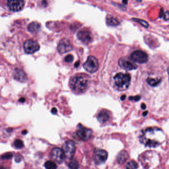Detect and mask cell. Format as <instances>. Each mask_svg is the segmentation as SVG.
Masks as SVG:
<instances>
[{
	"mask_svg": "<svg viewBox=\"0 0 169 169\" xmlns=\"http://www.w3.org/2000/svg\"><path fill=\"white\" fill-rule=\"evenodd\" d=\"M57 50L61 54H64L72 51V46L70 41L67 39H62L58 46Z\"/></svg>",
	"mask_w": 169,
	"mask_h": 169,
	"instance_id": "12",
	"label": "cell"
},
{
	"mask_svg": "<svg viewBox=\"0 0 169 169\" xmlns=\"http://www.w3.org/2000/svg\"><path fill=\"white\" fill-rule=\"evenodd\" d=\"M141 96H131L129 97V99L131 101H138L141 99Z\"/></svg>",
	"mask_w": 169,
	"mask_h": 169,
	"instance_id": "28",
	"label": "cell"
},
{
	"mask_svg": "<svg viewBox=\"0 0 169 169\" xmlns=\"http://www.w3.org/2000/svg\"><path fill=\"white\" fill-rule=\"evenodd\" d=\"M110 118L109 112L106 110H102L98 114L97 119L100 123H104L108 121Z\"/></svg>",
	"mask_w": 169,
	"mask_h": 169,
	"instance_id": "16",
	"label": "cell"
},
{
	"mask_svg": "<svg viewBox=\"0 0 169 169\" xmlns=\"http://www.w3.org/2000/svg\"><path fill=\"white\" fill-rule=\"evenodd\" d=\"M114 80L116 88L120 91H124L129 87L131 76L129 74L119 73L115 75Z\"/></svg>",
	"mask_w": 169,
	"mask_h": 169,
	"instance_id": "3",
	"label": "cell"
},
{
	"mask_svg": "<svg viewBox=\"0 0 169 169\" xmlns=\"http://www.w3.org/2000/svg\"><path fill=\"white\" fill-rule=\"evenodd\" d=\"M45 167L46 169H57V166L56 163L53 161H49L45 164Z\"/></svg>",
	"mask_w": 169,
	"mask_h": 169,
	"instance_id": "21",
	"label": "cell"
},
{
	"mask_svg": "<svg viewBox=\"0 0 169 169\" xmlns=\"http://www.w3.org/2000/svg\"><path fill=\"white\" fill-rule=\"evenodd\" d=\"M51 159L57 163H62L65 159V155L62 150L58 147L53 149L51 152Z\"/></svg>",
	"mask_w": 169,
	"mask_h": 169,
	"instance_id": "11",
	"label": "cell"
},
{
	"mask_svg": "<svg viewBox=\"0 0 169 169\" xmlns=\"http://www.w3.org/2000/svg\"><path fill=\"white\" fill-rule=\"evenodd\" d=\"M138 164L136 161H131L129 162L126 165V169H137Z\"/></svg>",
	"mask_w": 169,
	"mask_h": 169,
	"instance_id": "22",
	"label": "cell"
},
{
	"mask_svg": "<svg viewBox=\"0 0 169 169\" xmlns=\"http://www.w3.org/2000/svg\"><path fill=\"white\" fill-rule=\"evenodd\" d=\"M107 23L108 25L111 26H116L120 24L118 20L112 16H110L107 18Z\"/></svg>",
	"mask_w": 169,
	"mask_h": 169,
	"instance_id": "19",
	"label": "cell"
},
{
	"mask_svg": "<svg viewBox=\"0 0 169 169\" xmlns=\"http://www.w3.org/2000/svg\"><path fill=\"white\" fill-rule=\"evenodd\" d=\"M51 112H52V113L53 114H56L57 113V109L56 108H53L51 110Z\"/></svg>",
	"mask_w": 169,
	"mask_h": 169,
	"instance_id": "30",
	"label": "cell"
},
{
	"mask_svg": "<svg viewBox=\"0 0 169 169\" xmlns=\"http://www.w3.org/2000/svg\"><path fill=\"white\" fill-rule=\"evenodd\" d=\"M126 96L124 94L123 96H121V101H124V99H126Z\"/></svg>",
	"mask_w": 169,
	"mask_h": 169,
	"instance_id": "32",
	"label": "cell"
},
{
	"mask_svg": "<svg viewBox=\"0 0 169 169\" xmlns=\"http://www.w3.org/2000/svg\"><path fill=\"white\" fill-rule=\"evenodd\" d=\"M24 51L28 54H32L38 51L40 46L37 41L33 40H28L25 42L23 45Z\"/></svg>",
	"mask_w": 169,
	"mask_h": 169,
	"instance_id": "7",
	"label": "cell"
},
{
	"mask_svg": "<svg viewBox=\"0 0 169 169\" xmlns=\"http://www.w3.org/2000/svg\"><path fill=\"white\" fill-rule=\"evenodd\" d=\"M147 114H148V111L144 112L143 115L144 116H146L147 115Z\"/></svg>",
	"mask_w": 169,
	"mask_h": 169,
	"instance_id": "36",
	"label": "cell"
},
{
	"mask_svg": "<svg viewBox=\"0 0 169 169\" xmlns=\"http://www.w3.org/2000/svg\"><path fill=\"white\" fill-rule=\"evenodd\" d=\"M146 107V106L145 104H142V105H141V108H142V109H145Z\"/></svg>",
	"mask_w": 169,
	"mask_h": 169,
	"instance_id": "34",
	"label": "cell"
},
{
	"mask_svg": "<svg viewBox=\"0 0 169 169\" xmlns=\"http://www.w3.org/2000/svg\"><path fill=\"white\" fill-rule=\"evenodd\" d=\"M28 30L33 33H36L40 30V25L38 23L34 21L29 24L27 27Z\"/></svg>",
	"mask_w": 169,
	"mask_h": 169,
	"instance_id": "17",
	"label": "cell"
},
{
	"mask_svg": "<svg viewBox=\"0 0 169 169\" xmlns=\"http://www.w3.org/2000/svg\"><path fill=\"white\" fill-rule=\"evenodd\" d=\"M119 64L121 68L126 70H134L137 68L136 64L126 58H121L119 61Z\"/></svg>",
	"mask_w": 169,
	"mask_h": 169,
	"instance_id": "13",
	"label": "cell"
},
{
	"mask_svg": "<svg viewBox=\"0 0 169 169\" xmlns=\"http://www.w3.org/2000/svg\"><path fill=\"white\" fill-rule=\"evenodd\" d=\"M13 76L14 79L21 82H24L27 80V76L26 73L21 69L16 68Z\"/></svg>",
	"mask_w": 169,
	"mask_h": 169,
	"instance_id": "15",
	"label": "cell"
},
{
	"mask_svg": "<svg viewBox=\"0 0 169 169\" xmlns=\"http://www.w3.org/2000/svg\"><path fill=\"white\" fill-rule=\"evenodd\" d=\"M13 157V154L11 153H6L4 154L1 156V158L3 159H10Z\"/></svg>",
	"mask_w": 169,
	"mask_h": 169,
	"instance_id": "26",
	"label": "cell"
},
{
	"mask_svg": "<svg viewBox=\"0 0 169 169\" xmlns=\"http://www.w3.org/2000/svg\"><path fill=\"white\" fill-rule=\"evenodd\" d=\"M14 145L16 149H21L23 147V143L22 140H20V139H16L14 142Z\"/></svg>",
	"mask_w": 169,
	"mask_h": 169,
	"instance_id": "25",
	"label": "cell"
},
{
	"mask_svg": "<svg viewBox=\"0 0 169 169\" xmlns=\"http://www.w3.org/2000/svg\"><path fill=\"white\" fill-rule=\"evenodd\" d=\"M147 81L150 86L155 87L160 84V83H161V80L158 79L153 78H148Z\"/></svg>",
	"mask_w": 169,
	"mask_h": 169,
	"instance_id": "20",
	"label": "cell"
},
{
	"mask_svg": "<svg viewBox=\"0 0 169 169\" xmlns=\"http://www.w3.org/2000/svg\"><path fill=\"white\" fill-rule=\"evenodd\" d=\"M92 131L91 129L84 128L82 126H78L77 131V136L82 140L86 141L89 140L92 135Z\"/></svg>",
	"mask_w": 169,
	"mask_h": 169,
	"instance_id": "10",
	"label": "cell"
},
{
	"mask_svg": "<svg viewBox=\"0 0 169 169\" xmlns=\"http://www.w3.org/2000/svg\"><path fill=\"white\" fill-rule=\"evenodd\" d=\"M80 65V61H77V62H76L75 63V67H77Z\"/></svg>",
	"mask_w": 169,
	"mask_h": 169,
	"instance_id": "35",
	"label": "cell"
},
{
	"mask_svg": "<svg viewBox=\"0 0 169 169\" xmlns=\"http://www.w3.org/2000/svg\"><path fill=\"white\" fill-rule=\"evenodd\" d=\"M76 147L75 144L72 140H67L64 143L62 146V150L65 156L69 159L73 157L75 154Z\"/></svg>",
	"mask_w": 169,
	"mask_h": 169,
	"instance_id": "5",
	"label": "cell"
},
{
	"mask_svg": "<svg viewBox=\"0 0 169 169\" xmlns=\"http://www.w3.org/2000/svg\"><path fill=\"white\" fill-rule=\"evenodd\" d=\"M165 138L164 133L158 128H148L142 131L139 139L145 146L156 147L164 142Z\"/></svg>",
	"mask_w": 169,
	"mask_h": 169,
	"instance_id": "1",
	"label": "cell"
},
{
	"mask_svg": "<svg viewBox=\"0 0 169 169\" xmlns=\"http://www.w3.org/2000/svg\"><path fill=\"white\" fill-rule=\"evenodd\" d=\"M89 85V80L87 77L77 75L72 78L70 82V86L72 91L77 94L85 92Z\"/></svg>",
	"mask_w": 169,
	"mask_h": 169,
	"instance_id": "2",
	"label": "cell"
},
{
	"mask_svg": "<svg viewBox=\"0 0 169 169\" xmlns=\"http://www.w3.org/2000/svg\"><path fill=\"white\" fill-rule=\"evenodd\" d=\"M108 156L107 152L105 150L96 149L94 150L93 156V159L95 163L97 165H100L104 163L106 160Z\"/></svg>",
	"mask_w": 169,
	"mask_h": 169,
	"instance_id": "6",
	"label": "cell"
},
{
	"mask_svg": "<svg viewBox=\"0 0 169 169\" xmlns=\"http://www.w3.org/2000/svg\"><path fill=\"white\" fill-rule=\"evenodd\" d=\"M164 16V19L165 20H168L169 19V13H168V11H167Z\"/></svg>",
	"mask_w": 169,
	"mask_h": 169,
	"instance_id": "29",
	"label": "cell"
},
{
	"mask_svg": "<svg viewBox=\"0 0 169 169\" xmlns=\"http://www.w3.org/2000/svg\"><path fill=\"white\" fill-rule=\"evenodd\" d=\"M27 131L26 130H24V131H23V132H22V134H27Z\"/></svg>",
	"mask_w": 169,
	"mask_h": 169,
	"instance_id": "38",
	"label": "cell"
},
{
	"mask_svg": "<svg viewBox=\"0 0 169 169\" xmlns=\"http://www.w3.org/2000/svg\"><path fill=\"white\" fill-rule=\"evenodd\" d=\"M133 20L136 21V23H138L139 24H141L142 26H144V27L147 28L148 27L149 24L148 23H147L146 21L142 19H137V18H133Z\"/></svg>",
	"mask_w": 169,
	"mask_h": 169,
	"instance_id": "24",
	"label": "cell"
},
{
	"mask_svg": "<svg viewBox=\"0 0 169 169\" xmlns=\"http://www.w3.org/2000/svg\"><path fill=\"white\" fill-rule=\"evenodd\" d=\"M83 68L88 72L93 73L97 71L99 68L98 61L93 56H89L86 62L83 64Z\"/></svg>",
	"mask_w": 169,
	"mask_h": 169,
	"instance_id": "4",
	"label": "cell"
},
{
	"mask_svg": "<svg viewBox=\"0 0 169 169\" xmlns=\"http://www.w3.org/2000/svg\"><path fill=\"white\" fill-rule=\"evenodd\" d=\"M25 100H26V99H24V98H23V97H22V98H21V99H19V102H24V101H25Z\"/></svg>",
	"mask_w": 169,
	"mask_h": 169,
	"instance_id": "33",
	"label": "cell"
},
{
	"mask_svg": "<svg viewBox=\"0 0 169 169\" xmlns=\"http://www.w3.org/2000/svg\"><path fill=\"white\" fill-rule=\"evenodd\" d=\"M128 2V0H123V3L124 4H127Z\"/></svg>",
	"mask_w": 169,
	"mask_h": 169,
	"instance_id": "37",
	"label": "cell"
},
{
	"mask_svg": "<svg viewBox=\"0 0 169 169\" xmlns=\"http://www.w3.org/2000/svg\"><path fill=\"white\" fill-rule=\"evenodd\" d=\"M78 39L85 44H89L92 40L91 32L87 30L80 31L77 35Z\"/></svg>",
	"mask_w": 169,
	"mask_h": 169,
	"instance_id": "14",
	"label": "cell"
},
{
	"mask_svg": "<svg viewBox=\"0 0 169 169\" xmlns=\"http://www.w3.org/2000/svg\"><path fill=\"white\" fill-rule=\"evenodd\" d=\"M24 5L23 0H7V6L10 10L14 12L21 11Z\"/></svg>",
	"mask_w": 169,
	"mask_h": 169,
	"instance_id": "9",
	"label": "cell"
},
{
	"mask_svg": "<svg viewBox=\"0 0 169 169\" xmlns=\"http://www.w3.org/2000/svg\"><path fill=\"white\" fill-rule=\"evenodd\" d=\"M131 58L133 61L138 62L139 63H144L148 59L147 54L141 51H133L131 54Z\"/></svg>",
	"mask_w": 169,
	"mask_h": 169,
	"instance_id": "8",
	"label": "cell"
},
{
	"mask_svg": "<svg viewBox=\"0 0 169 169\" xmlns=\"http://www.w3.org/2000/svg\"><path fill=\"white\" fill-rule=\"evenodd\" d=\"M128 153L125 151H123L121 152L117 156V161L120 164L124 163V161H126L128 159Z\"/></svg>",
	"mask_w": 169,
	"mask_h": 169,
	"instance_id": "18",
	"label": "cell"
},
{
	"mask_svg": "<svg viewBox=\"0 0 169 169\" xmlns=\"http://www.w3.org/2000/svg\"><path fill=\"white\" fill-rule=\"evenodd\" d=\"M69 167L70 169H78L79 168L78 161L76 159L72 160L69 164Z\"/></svg>",
	"mask_w": 169,
	"mask_h": 169,
	"instance_id": "23",
	"label": "cell"
},
{
	"mask_svg": "<svg viewBox=\"0 0 169 169\" xmlns=\"http://www.w3.org/2000/svg\"><path fill=\"white\" fill-rule=\"evenodd\" d=\"M73 61V56H72V54H69L67 56H65V62H72Z\"/></svg>",
	"mask_w": 169,
	"mask_h": 169,
	"instance_id": "27",
	"label": "cell"
},
{
	"mask_svg": "<svg viewBox=\"0 0 169 169\" xmlns=\"http://www.w3.org/2000/svg\"><path fill=\"white\" fill-rule=\"evenodd\" d=\"M15 161H16V162H19L21 161V158L20 157L16 156L15 158Z\"/></svg>",
	"mask_w": 169,
	"mask_h": 169,
	"instance_id": "31",
	"label": "cell"
}]
</instances>
